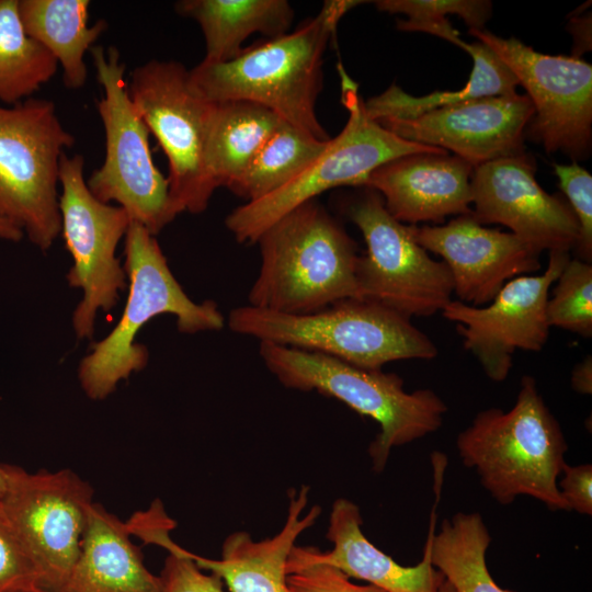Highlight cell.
<instances>
[{
  "instance_id": "21",
  "label": "cell",
  "mask_w": 592,
  "mask_h": 592,
  "mask_svg": "<svg viewBox=\"0 0 592 592\" xmlns=\"http://www.w3.org/2000/svg\"><path fill=\"white\" fill-rule=\"evenodd\" d=\"M309 488L289 493L287 516L273 537L254 540L247 532H235L223 544L220 559L192 554L202 570L218 576L229 592H292L287 583V560L299 535L311 527L321 513L318 505L306 514Z\"/></svg>"
},
{
  "instance_id": "19",
  "label": "cell",
  "mask_w": 592,
  "mask_h": 592,
  "mask_svg": "<svg viewBox=\"0 0 592 592\" xmlns=\"http://www.w3.org/2000/svg\"><path fill=\"white\" fill-rule=\"evenodd\" d=\"M433 473L436 498L431 511L423 556L418 565L401 566L374 546L362 532L360 508L345 498L337 499L331 508L326 536L333 544L332 549L321 551L316 547L295 545V551L305 559L333 566L349 578L367 581L386 592H440L445 578L432 565L431 547L444 470L435 468Z\"/></svg>"
},
{
  "instance_id": "26",
  "label": "cell",
  "mask_w": 592,
  "mask_h": 592,
  "mask_svg": "<svg viewBox=\"0 0 592 592\" xmlns=\"http://www.w3.org/2000/svg\"><path fill=\"white\" fill-rule=\"evenodd\" d=\"M474 67L467 83L457 91L412 96L392 83L379 95L364 101L366 114L374 121L410 119L431 110L485 96L513 95L519 81L498 55L481 42L465 43Z\"/></svg>"
},
{
  "instance_id": "2",
  "label": "cell",
  "mask_w": 592,
  "mask_h": 592,
  "mask_svg": "<svg viewBox=\"0 0 592 592\" xmlns=\"http://www.w3.org/2000/svg\"><path fill=\"white\" fill-rule=\"evenodd\" d=\"M261 264L250 306L301 315L360 298L357 246L317 200L274 221L259 237Z\"/></svg>"
},
{
  "instance_id": "29",
  "label": "cell",
  "mask_w": 592,
  "mask_h": 592,
  "mask_svg": "<svg viewBox=\"0 0 592 592\" xmlns=\"http://www.w3.org/2000/svg\"><path fill=\"white\" fill-rule=\"evenodd\" d=\"M327 141L282 121L229 190L246 202L257 201L300 173L323 150Z\"/></svg>"
},
{
  "instance_id": "34",
  "label": "cell",
  "mask_w": 592,
  "mask_h": 592,
  "mask_svg": "<svg viewBox=\"0 0 592 592\" xmlns=\"http://www.w3.org/2000/svg\"><path fill=\"white\" fill-rule=\"evenodd\" d=\"M41 578L0 500V592L39 585Z\"/></svg>"
},
{
  "instance_id": "28",
  "label": "cell",
  "mask_w": 592,
  "mask_h": 592,
  "mask_svg": "<svg viewBox=\"0 0 592 592\" xmlns=\"http://www.w3.org/2000/svg\"><path fill=\"white\" fill-rule=\"evenodd\" d=\"M53 55L29 36L19 14V0H0V101L18 104L56 73Z\"/></svg>"
},
{
  "instance_id": "42",
  "label": "cell",
  "mask_w": 592,
  "mask_h": 592,
  "mask_svg": "<svg viewBox=\"0 0 592 592\" xmlns=\"http://www.w3.org/2000/svg\"><path fill=\"white\" fill-rule=\"evenodd\" d=\"M440 592H455V590L453 589V587L449 584V582H447L446 580H444V582L442 583L441 588H440Z\"/></svg>"
},
{
  "instance_id": "4",
  "label": "cell",
  "mask_w": 592,
  "mask_h": 592,
  "mask_svg": "<svg viewBox=\"0 0 592 592\" xmlns=\"http://www.w3.org/2000/svg\"><path fill=\"white\" fill-rule=\"evenodd\" d=\"M228 327L260 342L323 354L365 369H382L400 360L429 361L439 353L411 318L368 299L346 298L301 315L244 305L230 311Z\"/></svg>"
},
{
  "instance_id": "15",
  "label": "cell",
  "mask_w": 592,
  "mask_h": 592,
  "mask_svg": "<svg viewBox=\"0 0 592 592\" xmlns=\"http://www.w3.org/2000/svg\"><path fill=\"white\" fill-rule=\"evenodd\" d=\"M570 259L569 252L550 251L542 274L517 276L486 306L452 299L443 317L456 325L464 349L496 383L509 376L515 351L539 352L549 337L546 304L553 284Z\"/></svg>"
},
{
  "instance_id": "11",
  "label": "cell",
  "mask_w": 592,
  "mask_h": 592,
  "mask_svg": "<svg viewBox=\"0 0 592 592\" xmlns=\"http://www.w3.org/2000/svg\"><path fill=\"white\" fill-rule=\"evenodd\" d=\"M128 91L167 156L173 212H204L217 189L205 158L213 103L194 90L189 70L173 60L152 59L134 68Z\"/></svg>"
},
{
  "instance_id": "8",
  "label": "cell",
  "mask_w": 592,
  "mask_h": 592,
  "mask_svg": "<svg viewBox=\"0 0 592 592\" xmlns=\"http://www.w3.org/2000/svg\"><path fill=\"white\" fill-rule=\"evenodd\" d=\"M73 143L50 100L0 104V219L42 251L61 232L59 161Z\"/></svg>"
},
{
  "instance_id": "30",
  "label": "cell",
  "mask_w": 592,
  "mask_h": 592,
  "mask_svg": "<svg viewBox=\"0 0 592 592\" xmlns=\"http://www.w3.org/2000/svg\"><path fill=\"white\" fill-rule=\"evenodd\" d=\"M374 4L379 11L407 15V20H398L399 30L425 32L460 48L466 42L451 25L446 14H457L470 29L477 30H481L491 15V2L480 0H378Z\"/></svg>"
},
{
  "instance_id": "5",
  "label": "cell",
  "mask_w": 592,
  "mask_h": 592,
  "mask_svg": "<svg viewBox=\"0 0 592 592\" xmlns=\"http://www.w3.org/2000/svg\"><path fill=\"white\" fill-rule=\"evenodd\" d=\"M124 270L129 295L123 314L114 329L92 345L78 368L80 385L92 400L105 399L121 380L146 367L148 350L135 339L153 317L173 315L183 333L216 331L225 325L215 301L198 304L185 294L155 236L133 220L125 235Z\"/></svg>"
},
{
  "instance_id": "20",
  "label": "cell",
  "mask_w": 592,
  "mask_h": 592,
  "mask_svg": "<svg viewBox=\"0 0 592 592\" xmlns=\"http://www.w3.org/2000/svg\"><path fill=\"white\" fill-rule=\"evenodd\" d=\"M474 167L447 152L412 153L375 169L365 186L377 191L385 207L401 223H444L471 212Z\"/></svg>"
},
{
  "instance_id": "25",
  "label": "cell",
  "mask_w": 592,
  "mask_h": 592,
  "mask_svg": "<svg viewBox=\"0 0 592 592\" xmlns=\"http://www.w3.org/2000/svg\"><path fill=\"white\" fill-rule=\"evenodd\" d=\"M282 121L271 110L253 102L213 103L205 158L217 189H230L237 182Z\"/></svg>"
},
{
  "instance_id": "39",
  "label": "cell",
  "mask_w": 592,
  "mask_h": 592,
  "mask_svg": "<svg viewBox=\"0 0 592 592\" xmlns=\"http://www.w3.org/2000/svg\"><path fill=\"white\" fill-rule=\"evenodd\" d=\"M24 234L21 229L7 220L0 219V238L9 241L18 242L23 238Z\"/></svg>"
},
{
  "instance_id": "13",
  "label": "cell",
  "mask_w": 592,
  "mask_h": 592,
  "mask_svg": "<svg viewBox=\"0 0 592 592\" xmlns=\"http://www.w3.org/2000/svg\"><path fill=\"white\" fill-rule=\"evenodd\" d=\"M3 467L4 511L37 569L39 587L59 592L80 554L94 491L68 468L29 473Z\"/></svg>"
},
{
  "instance_id": "7",
  "label": "cell",
  "mask_w": 592,
  "mask_h": 592,
  "mask_svg": "<svg viewBox=\"0 0 592 592\" xmlns=\"http://www.w3.org/2000/svg\"><path fill=\"white\" fill-rule=\"evenodd\" d=\"M338 70L341 102L349 113L346 124L289 182L257 201L246 202L226 217L225 225L238 242L255 243L274 221L327 190L365 186L369 174L392 159L412 153L447 152L402 139L372 119L366 114L358 84L341 65Z\"/></svg>"
},
{
  "instance_id": "18",
  "label": "cell",
  "mask_w": 592,
  "mask_h": 592,
  "mask_svg": "<svg viewBox=\"0 0 592 592\" xmlns=\"http://www.w3.org/2000/svg\"><path fill=\"white\" fill-rule=\"evenodd\" d=\"M415 241L440 255L457 300L488 305L509 281L540 269L539 254L512 232L490 229L470 213L445 225H410Z\"/></svg>"
},
{
  "instance_id": "22",
  "label": "cell",
  "mask_w": 592,
  "mask_h": 592,
  "mask_svg": "<svg viewBox=\"0 0 592 592\" xmlns=\"http://www.w3.org/2000/svg\"><path fill=\"white\" fill-rule=\"evenodd\" d=\"M59 592H161L127 524L93 502L80 554Z\"/></svg>"
},
{
  "instance_id": "14",
  "label": "cell",
  "mask_w": 592,
  "mask_h": 592,
  "mask_svg": "<svg viewBox=\"0 0 592 592\" xmlns=\"http://www.w3.org/2000/svg\"><path fill=\"white\" fill-rule=\"evenodd\" d=\"M469 33L492 49L526 90L534 114L525 136L548 153L572 159L589 156L592 144V66L578 58L547 55L516 38H503L483 29Z\"/></svg>"
},
{
  "instance_id": "24",
  "label": "cell",
  "mask_w": 592,
  "mask_h": 592,
  "mask_svg": "<svg viewBox=\"0 0 592 592\" xmlns=\"http://www.w3.org/2000/svg\"><path fill=\"white\" fill-rule=\"evenodd\" d=\"M88 0H19V14L29 36L44 46L62 69L67 88L84 86V56L107 29L104 20L88 25Z\"/></svg>"
},
{
  "instance_id": "1",
  "label": "cell",
  "mask_w": 592,
  "mask_h": 592,
  "mask_svg": "<svg viewBox=\"0 0 592 592\" xmlns=\"http://www.w3.org/2000/svg\"><path fill=\"white\" fill-rule=\"evenodd\" d=\"M364 2L325 1L315 18L292 33L246 48L226 62L201 61L189 70L191 84L208 102H253L327 141L331 137L316 113L322 88L323 54L340 19Z\"/></svg>"
},
{
  "instance_id": "17",
  "label": "cell",
  "mask_w": 592,
  "mask_h": 592,
  "mask_svg": "<svg viewBox=\"0 0 592 592\" xmlns=\"http://www.w3.org/2000/svg\"><path fill=\"white\" fill-rule=\"evenodd\" d=\"M534 106L526 94L485 96L442 106L410 119L377 122L398 137L449 150L474 168L524 152Z\"/></svg>"
},
{
  "instance_id": "10",
  "label": "cell",
  "mask_w": 592,
  "mask_h": 592,
  "mask_svg": "<svg viewBox=\"0 0 592 592\" xmlns=\"http://www.w3.org/2000/svg\"><path fill=\"white\" fill-rule=\"evenodd\" d=\"M361 189L344 204L366 244L356 267L360 297L409 318L442 311L453 295L447 265L415 241L410 225L391 216L377 191Z\"/></svg>"
},
{
  "instance_id": "41",
  "label": "cell",
  "mask_w": 592,
  "mask_h": 592,
  "mask_svg": "<svg viewBox=\"0 0 592 592\" xmlns=\"http://www.w3.org/2000/svg\"><path fill=\"white\" fill-rule=\"evenodd\" d=\"M7 487V478L3 464H0V497L3 494Z\"/></svg>"
},
{
  "instance_id": "27",
  "label": "cell",
  "mask_w": 592,
  "mask_h": 592,
  "mask_svg": "<svg viewBox=\"0 0 592 592\" xmlns=\"http://www.w3.org/2000/svg\"><path fill=\"white\" fill-rule=\"evenodd\" d=\"M491 536L478 512H458L444 519L434 533L432 565L455 592H511L501 589L489 573L486 554Z\"/></svg>"
},
{
  "instance_id": "9",
  "label": "cell",
  "mask_w": 592,
  "mask_h": 592,
  "mask_svg": "<svg viewBox=\"0 0 592 592\" xmlns=\"http://www.w3.org/2000/svg\"><path fill=\"white\" fill-rule=\"evenodd\" d=\"M90 50L103 88L98 111L105 132V157L87 185L99 201L118 203L130 220L156 236L177 216L168 179L153 162L150 132L129 95L118 50L113 46Z\"/></svg>"
},
{
  "instance_id": "6",
  "label": "cell",
  "mask_w": 592,
  "mask_h": 592,
  "mask_svg": "<svg viewBox=\"0 0 592 592\" xmlns=\"http://www.w3.org/2000/svg\"><path fill=\"white\" fill-rule=\"evenodd\" d=\"M266 368L287 388L316 390L345 403L379 424L368 446L375 473H382L390 451L437 431L447 406L432 389L409 392L396 373L365 369L340 360L270 342H260Z\"/></svg>"
},
{
  "instance_id": "33",
  "label": "cell",
  "mask_w": 592,
  "mask_h": 592,
  "mask_svg": "<svg viewBox=\"0 0 592 592\" xmlns=\"http://www.w3.org/2000/svg\"><path fill=\"white\" fill-rule=\"evenodd\" d=\"M294 547L286 565L292 592H386L373 584H355L338 568L305 559Z\"/></svg>"
},
{
  "instance_id": "12",
  "label": "cell",
  "mask_w": 592,
  "mask_h": 592,
  "mask_svg": "<svg viewBox=\"0 0 592 592\" xmlns=\"http://www.w3.org/2000/svg\"><path fill=\"white\" fill-rule=\"evenodd\" d=\"M83 170L81 155H61L60 234L73 260L66 278L70 287L83 293L72 315V327L78 339H91L99 310L111 311L127 286L115 252L132 220L124 208L103 203L90 192Z\"/></svg>"
},
{
  "instance_id": "38",
  "label": "cell",
  "mask_w": 592,
  "mask_h": 592,
  "mask_svg": "<svg viewBox=\"0 0 592 592\" xmlns=\"http://www.w3.org/2000/svg\"><path fill=\"white\" fill-rule=\"evenodd\" d=\"M570 384L572 389L580 395L592 394V356L587 355L578 363L571 373Z\"/></svg>"
},
{
  "instance_id": "40",
  "label": "cell",
  "mask_w": 592,
  "mask_h": 592,
  "mask_svg": "<svg viewBox=\"0 0 592 592\" xmlns=\"http://www.w3.org/2000/svg\"><path fill=\"white\" fill-rule=\"evenodd\" d=\"M9 592H53V591L44 589V588H42L39 585H33V587L12 590V591H9Z\"/></svg>"
},
{
  "instance_id": "36",
  "label": "cell",
  "mask_w": 592,
  "mask_h": 592,
  "mask_svg": "<svg viewBox=\"0 0 592 592\" xmlns=\"http://www.w3.org/2000/svg\"><path fill=\"white\" fill-rule=\"evenodd\" d=\"M126 524L130 535H137L146 543L159 545L169 554L174 553L180 547L169 535L175 523L167 515L158 500L148 511L135 514Z\"/></svg>"
},
{
  "instance_id": "32",
  "label": "cell",
  "mask_w": 592,
  "mask_h": 592,
  "mask_svg": "<svg viewBox=\"0 0 592 592\" xmlns=\"http://www.w3.org/2000/svg\"><path fill=\"white\" fill-rule=\"evenodd\" d=\"M559 186L567 196L569 205L579 224V235L574 250L578 259L592 260V175L577 162L571 164L553 163Z\"/></svg>"
},
{
  "instance_id": "35",
  "label": "cell",
  "mask_w": 592,
  "mask_h": 592,
  "mask_svg": "<svg viewBox=\"0 0 592 592\" xmlns=\"http://www.w3.org/2000/svg\"><path fill=\"white\" fill-rule=\"evenodd\" d=\"M192 554L181 547L168 555L159 576L161 592H226L223 580L215 573H205Z\"/></svg>"
},
{
  "instance_id": "37",
  "label": "cell",
  "mask_w": 592,
  "mask_h": 592,
  "mask_svg": "<svg viewBox=\"0 0 592 592\" xmlns=\"http://www.w3.org/2000/svg\"><path fill=\"white\" fill-rule=\"evenodd\" d=\"M563 477L558 482L559 491L569 510L584 515H592V465H563Z\"/></svg>"
},
{
  "instance_id": "23",
  "label": "cell",
  "mask_w": 592,
  "mask_h": 592,
  "mask_svg": "<svg viewBox=\"0 0 592 592\" xmlns=\"http://www.w3.org/2000/svg\"><path fill=\"white\" fill-rule=\"evenodd\" d=\"M175 10L200 24L205 39L202 61L210 64L236 58L254 33L270 38L286 34L294 18L286 0H182Z\"/></svg>"
},
{
  "instance_id": "3",
  "label": "cell",
  "mask_w": 592,
  "mask_h": 592,
  "mask_svg": "<svg viewBox=\"0 0 592 592\" xmlns=\"http://www.w3.org/2000/svg\"><path fill=\"white\" fill-rule=\"evenodd\" d=\"M456 448L498 503L528 496L550 511H569L558 488L568 444L534 377H522L509 411H479L457 435Z\"/></svg>"
},
{
  "instance_id": "31",
  "label": "cell",
  "mask_w": 592,
  "mask_h": 592,
  "mask_svg": "<svg viewBox=\"0 0 592 592\" xmlns=\"http://www.w3.org/2000/svg\"><path fill=\"white\" fill-rule=\"evenodd\" d=\"M546 304L549 327L592 338V264L569 259Z\"/></svg>"
},
{
  "instance_id": "16",
  "label": "cell",
  "mask_w": 592,
  "mask_h": 592,
  "mask_svg": "<svg viewBox=\"0 0 592 592\" xmlns=\"http://www.w3.org/2000/svg\"><path fill=\"white\" fill-rule=\"evenodd\" d=\"M533 156L521 152L481 163L470 179L471 217L481 225L500 224L540 253L569 252L579 235L578 220L562 197L537 182Z\"/></svg>"
}]
</instances>
